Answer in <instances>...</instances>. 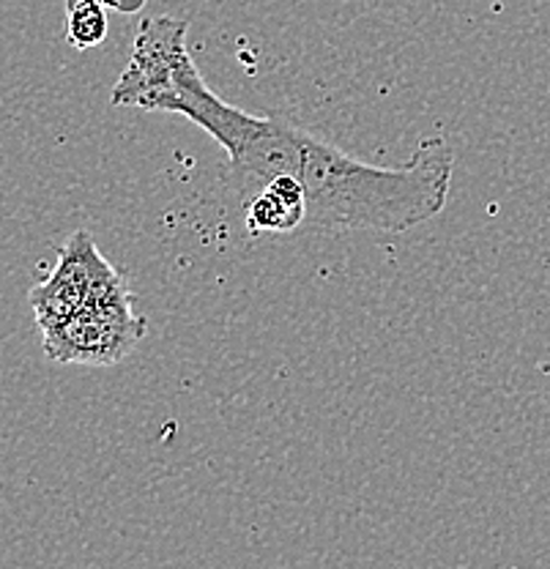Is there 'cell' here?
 I'll use <instances>...</instances> for the list:
<instances>
[{
  "label": "cell",
  "mask_w": 550,
  "mask_h": 569,
  "mask_svg": "<svg viewBox=\"0 0 550 569\" xmlns=\"http://www.w3.org/2000/svg\"><path fill=\"white\" fill-rule=\"evenodd\" d=\"M454 176V151L443 138L419 142L400 168H378L301 129L296 178L304 189V230L406 233L443 211Z\"/></svg>",
  "instance_id": "6da1fadb"
},
{
  "label": "cell",
  "mask_w": 550,
  "mask_h": 569,
  "mask_svg": "<svg viewBox=\"0 0 550 569\" xmlns=\"http://www.w3.org/2000/svg\"><path fill=\"white\" fill-rule=\"evenodd\" d=\"M148 335V320L134 312L127 277H118L58 329L41 335L47 359L58 365L116 367Z\"/></svg>",
  "instance_id": "7a4b0ae2"
},
{
  "label": "cell",
  "mask_w": 550,
  "mask_h": 569,
  "mask_svg": "<svg viewBox=\"0 0 550 569\" xmlns=\"http://www.w3.org/2000/svg\"><path fill=\"white\" fill-rule=\"evenodd\" d=\"M123 277L102 254L88 230H77L67 239V244L58 249V260L50 274L37 282L28 293L33 320H37L41 335L67 323L74 312H80L97 293H102L108 284Z\"/></svg>",
  "instance_id": "3957f363"
},
{
  "label": "cell",
  "mask_w": 550,
  "mask_h": 569,
  "mask_svg": "<svg viewBox=\"0 0 550 569\" xmlns=\"http://www.w3.org/2000/svg\"><path fill=\"white\" fill-rule=\"evenodd\" d=\"M304 189L296 176H277L244 203V222L252 236L291 233L304 224Z\"/></svg>",
  "instance_id": "277c9868"
},
{
  "label": "cell",
  "mask_w": 550,
  "mask_h": 569,
  "mask_svg": "<svg viewBox=\"0 0 550 569\" xmlns=\"http://www.w3.org/2000/svg\"><path fill=\"white\" fill-rule=\"evenodd\" d=\"M67 39L74 50H91L108 39V9L99 0H67Z\"/></svg>",
  "instance_id": "5b68a950"
},
{
  "label": "cell",
  "mask_w": 550,
  "mask_h": 569,
  "mask_svg": "<svg viewBox=\"0 0 550 569\" xmlns=\"http://www.w3.org/2000/svg\"><path fill=\"white\" fill-rule=\"evenodd\" d=\"M99 3H102L104 9L121 11V14H138L146 6V0H99Z\"/></svg>",
  "instance_id": "8992f818"
}]
</instances>
